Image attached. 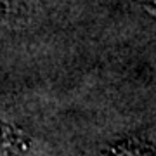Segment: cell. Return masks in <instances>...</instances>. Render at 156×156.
<instances>
[{
    "label": "cell",
    "instance_id": "6da1fadb",
    "mask_svg": "<svg viewBox=\"0 0 156 156\" xmlns=\"http://www.w3.org/2000/svg\"><path fill=\"white\" fill-rule=\"evenodd\" d=\"M28 149V139L19 128L0 120V156H23Z\"/></svg>",
    "mask_w": 156,
    "mask_h": 156
},
{
    "label": "cell",
    "instance_id": "7a4b0ae2",
    "mask_svg": "<svg viewBox=\"0 0 156 156\" xmlns=\"http://www.w3.org/2000/svg\"><path fill=\"white\" fill-rule=\"evenodd\" d=\"M12 9V0H0V16H5Z\"/></svg>",
    "mask_w": 156,
    "mask_h": 156
}]
</instances>
